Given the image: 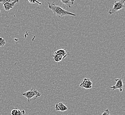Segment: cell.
I'll use <instances>...</instances> for the list:
<instances>
[{
	"mask_svg": "<svg viewBox=\"0 0 125 115\" xmlns=\"http://www.w3.org/2000/svg\"><path fill=\"white\" fill-rule=\"evenodd\" d=\"M48 7L52 10L54 14L56 16H57L59 17L65 16H76V15L72 12H70L69 11L66 10L60 7V6L57 5L55 4V2L53 1L52 4L48 3Z\"/></svg>",
	"mask_w": 125,
	"mask_h": 115,
	"instance_id": "obj_1",
	"label": "cell"
},
{
	"mask_svg": "<svg viewBox=\"0 0 125 115\" xmlns=\"http://www.w3.org/2000/svg\"><path fill=\"white\" fill-rule=\"evenodd\" d=\"M22 95L26 97L28 101L29 102L31 98L35 97V99H36L37 97L41 96V93L36 89L31 88L30 90L22 93Z\"/></svg>",
	"mask_w": 125,
	"mask_h": 115,
	"instance_id": "obj_2",
	"label": "cell"
},
{
	"mask_svg": "<svg viewBox=\"0 0 125 115\" xmlns=\"http://www.w3.org/2000/svg\"><path fill=\"white\" fill-rule=\"evenodd\" d=\"M125 0H120L118 1H115L113 5V7L109 11V14H112L120 10L125 8L124 5Z\"/></svg>",
	"mask_w": 125,
	"mask_h": 115,
	"instance_id": "obj_3",
	"label": "cell"
},
{
	"mask_svg": "<svg viewBox=\"0 0 125 115\" xmlns=\"http://www.w3.org/2000/svg\"><path fill=\"white\" fill-rule=\"evenodd\" d=\"M93 83L91 79L87 78H85L80 84V86L85 89H91L92 87Z\"/></svg>",
	"mask_w": 125,
	"mask_h": 115,
	"instance_id": "obj_4",
	"label": "cell"
},
{
	"mask_svg": "<svg viewBox=\"0 0 125 115\" xmlns=\"http://www.w3.org/2000/svg\"><path fill=\"white\" fill-rule=\"evenodd\" d=\"M116 81V83L115 85L110 87L111 89H112L113 90H115L116 89H119L120 90V92H122L123 90V80L122 78H118L115 80Z\"/></svg>",
	"mask_w": 125,
	"mask_h": 115,
	"instance_id": "obj_5",
	"label": "cell"
},
{
	"mask_svg": "<svg viewBox=\"0 0 125 115\" xmlns=\"http://www.w3.org/2000/svg\"><path fill=\"white\" fill-rule=\"evenodd\" d=\"M19 3V0H14V1L12 3L6 2L2 5L4 10L9 12L11 9H12L15 5L17 3Z\"/></svg>",
	"mask_w": 125,
	"mask_h": 115,
	"instance_id": "obj_6",
	"label": "cell"
},
{
	"mask_svg": "<svg viewBox=\"0 0 125 115\" xmlns=\"http://www.w3.org/2000/svg\"><path fill=\"white\" fill-rule=\"evenodd\" d=\"M55 108L57 111L60 112H65L68 110V108L66 105L62 102H60L58 104H56L55 105Z\"/></svg>",
	"mask_w": 125,
	"mask_h": 115,
	"instance_id": "obj_7",
	"label": "cell"
},
{
	"mask_svg": "<svg viewBox=\"0 0 125 115\" xmlns=\"http://www.w3.org/2000/svg\"><path fill=\"white\" fill-rule=\"evenodd\" d=\"M60 54L62 55L63 59L65 58L67 55L70 54L67 52V50L66 49H60L58 50H55L54 52V54Z\"/></svg>",
	"mask_w": 125,
	"mask_h": 115,
	"instance_id": "obj_8",
	"label": "cell"
},
{
	"mask_svg": "<svg viewBox=\"0 0 125 115\" xmlns=\"http://www.w3.org/2000/svg\"><path fill=\"white\" fill-rule=\"evenodd\" d=\"M60 1L65 7L71 8L74 3L75 0H60Z\"/></svg>",
	"mask_w": 125,
	"mask_h": 115,
	"instance_id": "obj_9",
	"label": "cell"
},
{
	"mask_svg": "<svg viewBox=\"0 0 125 115\" xmlns=\"http://www.w3.org/2000/svg\"><path fill=\"white\" fill-rule=\"evenodd\" d=\"M51 57H53L54 60L56 62H60L63 59L62 55L60 54H54V55H51Z\"/></svg>",
	"mask_w": 125,
	"mask_h": 115,
	"instance_id": "obj_10",
	"label": "cell"
},
{
	"mask_svg": "<svg viewBox=\"0 0 125 115\" xmlns=\"http://www.w3.org/2000/svg\"><path fill=\"white\" fill-rule=\"evenodd\" d=\"M6 43L5 39L2 37H0V47H3Z\"/></svg>",
	"mask_w": 125,
	"mask_h": 115,
	"instance_id": "obj_11",
	"label": "cell"
},
{
	"mask_svg": "<svg viewBox=\"0 0 125 115\" xmlns=\"http://www.w3.org/2000/svg\"><path fill=\"white\" fill-rule=\"evenodd\" d=\"M25 113V111L24 110H20V109H17V115H24Z\"/></svg>",
	"mask_w": 125,
	"mask_h": 115,
	"instance_id": "obj_12",
	"label": "cell"
},
{
	"mask_svg": "<svg viewBox=\"0 0 125 115\" xmlns=\"http://www.w3.org/2000/svg\"><path fill=\"white\" fill-rule=\"evenodd\" d=\"M14 1V0H0V3H2V5L5 3H12Z\"/></svg>",
	"mask_w": 125,
	"mask_h": 115,
	"instance_id": "obj_13",
	"label": "cell"
},
{
	"mask_svg": "<svg viewBox=\"0 0 125 115\" xmlns=\"http://www.w3.org/2000/svg\"><path fill=\"white\" fill-rule=\"evenodd\" d=\"M102 115H111L110 114V111L108 109H106L105 111L103 113Z\"/></svg>",
	"mask_w": 125,
	"mask_h": 115,
	"instance_id": "obj_14",
	"label": "cell"
},
{
	"mask_svg": "<svg viewBox=\"0 0 125 115\" xmlns=\"http://www.w3.org/2000/svg\"></svg>",
	"mask_w": 125,
	"mask_h": 115,
	"instance_id": "obj_15",
	"label": "cell"
}]
</instances>
